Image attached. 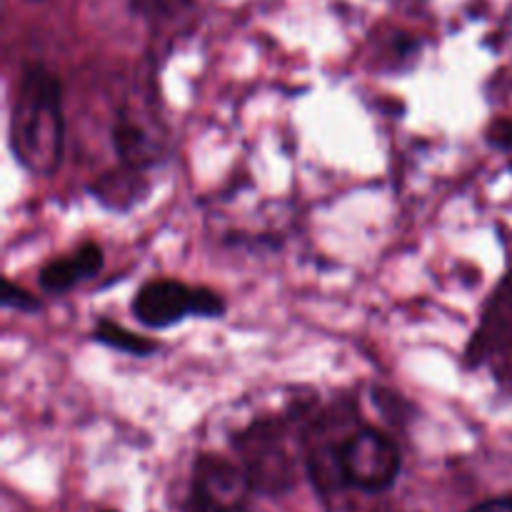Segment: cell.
<instances>
[{
  "mask_svg": "<svg viewBox=\"0 0 512 512\" xmlns=\"http://www.w3.org/2000/svg\"><path fill=\"white\" fill-rule=\"evenodd\" d=\"M250 483L263 493H283L293 485V460H290L285 438L270 428H253L240 440Z\"/></svg>",
  "mask_w": 512,
  "mask_h": 512,
  "instance_id": "obj_5",
  "label": "cell"
},
{
  "mask_svg": "<svg viewBox=\"0 0 512 512\" xmlns=\"http://www.w3.org/2000/svg\"><path fill=\"white\" fill-rule=\"evenodd\" d=\"M223 313V295L170 278L148 280L133 298L135 318L158 330L173 328L188 318H220Z\"/></svg>",
  "mask_w": 512,
  "mask_h": 512,
  "instance_id": "obj_2",
  "label": "cell"
},
{
  "mask_svg": "<svg viewBox=\"0 0 512 512\" xmlns=\"http://www.w3.org/2000/svg\"><path fill=\"white\" fill-rule=\"evenodd\" d=\"M63 98L60 80L43 65L20 78L10 110V145L30 173L53 175L63 158Z\"/></svg>",
  "mask_w": 512,
  "mask_h": 512,
  "instance_id": "obj_1",
  "label": "cell"
},
{
  "mask_svg": "<svg viewBox=\"0 0 512 512\" xmlns=\"http://www.w3.org/2000/svg\"><path fill=\"white\" fill-rule=\"evenodd\" d=\"M108 512H110V510H108Z\"/></svg>",
  "mask_w": 512,
  "mask_h": 512,
  "instance_id": "obj_11",
  "label": "cell"
},
{
  "mask_svg": "<svg viewBox=\"0 0 512 512\" xmlns=\"http://www.w3.org/2000/svg\"><path fill=\"white\" fill-rule=\"evenodd\" d=\"M113 143L130 168H148L163 155V130L143 108H123L115 123Z\"/></svg>",
  "mask_w": 512,
  "mask_h": 512,
  "instance_id": "obj_6",
  "label": "cell"
},
{
  "mask_svg": "<svg viewBox=\"0 0 512 512\" xmlns=\"http://www.w3.org/2000/svg\"><path fill=\"white\" fill-rule=\"evenodd\" d=\"M253 483L240 465L203 455L193 473V505L198 512H250Z\"/></svg>",
  "mask_w": 512,
  "mask_h": 512,
  "instance_id": "obj_4",
  "label": "cell"
},
{
  "mask_svg": "<svg viewBox=\"0 0 512 512\" xmlns=\"http://www.w3.org/2000/svg\"><path fill=\"white\" fill-rule=\"evenodd\" d=\"M3 303H5V308L25 310V313H35V310L40 308V303L33 298V295L25 293V290H20V288H15L13 283H5Z\"/></svg>",
  "mask_w": 512,
  "mask_h": 512,
  "instance_id": "obj_9",
  "label": "cell"
},
{
  "mask_svg": "<svg viewBox=\"0 0 512 512\" xmlns=\"http://www.w3.org/2000/svg\"><path fill=\"white\" fill-rule=\"evenodd\" d=\"M93 338L98 340V343L108 345V348H115L120 350V353L128 355H138V358H145V355H150L158 348V343H153V340L143 338V335L138 333H130L128 328H123V325L113 323V320L108 318L98 320V325H95L93 330Z\"/></svg>",
  "mask_w": 512,
  "mask_h": 512,
  "instance_id": "obj_8",
  "label": "cell"
},
{
  "mask_svg": "<svg viewBox=\"0 0 512 512\" xmlns=\"http://www.w3.org/2000/svg\"><path fill=\"white\" fill-rule=\"evenodd\" d=\"M470 512H512V498H495L475 505Z\"/></svg>",
  "mask_w": 512,
  "mask_h": 512,
  "instance_id": "obj_10",
  "label": "cell"
},
{
  "mask_svg": "<svg viewBox=\"0 0 512 512\" xmlns=\"http://www.w3.org/2000/svg\"><path fill=\"white\" fill-rule=\"evenodd\" d=\"M338 450L345 483L368 490V493H380L398 480L400 465H403L400 450L380 430H358Z\"/></svg>",
  "mask_w": 512,
  "mask_h": 512,
  "instance_id": "obj_3",
  "label": "cell"
},
{
  "mask_svg": "<svg viewBox=\"0 0 512 512\" xmlns=\"http://www.w3.org/2000/svg\"><path fill=\"white\" fill-rule=\"evenodd\" d=\"M103 268V250L95 243H83L73 253L50 260L40 270V285L48 293H68L83 280L95 278Z\"/></svg>",
  "mask_w": 512,
  "mask_h": 512,
  "instance_id": "obj_7",
  "label": "cell"
}]
</instances>
